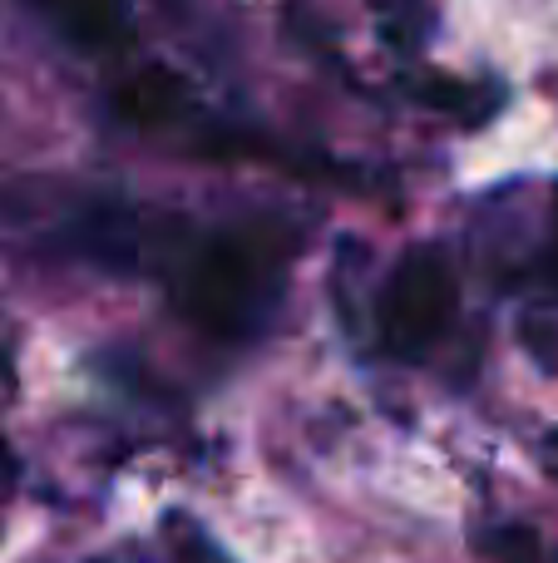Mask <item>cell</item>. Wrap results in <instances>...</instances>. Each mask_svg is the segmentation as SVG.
Listing matches in <instances>:
<instances>
[{
    "label": "cell",
    "instance_id": "obj_3",
    "mask_svg": "<svg viewBox=\"0 0 558 563\" xmlns=\"http://www.w3.org/2000/svg\"><path fill=\"white\" fill-rule=\"evenodd\" d=\"M188 99H193L188 79L174 75V69H164V65H154V69H138L129 85H119L114 109H119V119H129V124L158 129V124H168V119L183 114Z\"/></svg>",
    "mask_w": 558,
    "mask_h": 563
},
{
    "label": "cell",
    "instance_id": "obj_2",
    "mask_svg": "<svg viewBox=\"0 0 558 563\" xmlns=\"http://www.w3.org/2000/svg\"><path fill=\"white\" fill-rule=\"evenodd\" d=\"M455 273L435 247H415L401 257L381 291V336L395 356L421 361L455 321Z\"/></svg>",
    "mask_w": 558,
    "mask_h": 563
},
{
    "label": "cell",
    "instance_id": "obj_6",
    "mask_svg": "<svg viewBox=\"0 0 558 563\" xmlns=\"http://www.w3.org/2000/svg\"><path fill=\"white\" fill-rule=\"evenodd\" d=\"M480 554L494 563H539V534L529 525H500L480 539Z\"/></svg>",
    "mask_w": 558,
    "mask_h": 563
},
{
    "label": "cell",
    "instance_id": "obj_1",
    "mask_svg": "<svg viewBox=\"0 0 558 563\" xmlns=\"http://www.w3.org/2000/svg\"><path fill=\"white\" fill-rule=\"evenodd\" d=\"M178 307L213 336H247L272 307V247L247 233L198 243L178 267Z\"/></svg>",
    "mask_w": 558,
    "mask_h": 563
},
{
    "label": "cell",
    "instance_id": "obj_5",
    "mask_svg": "<svg viewBox=\"0 0 558 563\" xmlns=\"http://www.w3.org/2000/svg\"><path fill=\"white\" fill-rule=\"evenodd\" d=\"M415 99H425V104H435V109H445V114H460V119H484L494 104H500V95H490L484 99L475 85H460V79H421V85L411 89Z\"/></svg>",
    "mask_w": 558,
    "mask_h": 563
},
{
    "label": "cell",
    "instance_id": "obj_8",
    "mask_svg": "<svg viewBox=\"0 0 558 563\" xmlns=\"http://www.w3.org/2000/svg\"><path fill=\"white\" fill-rule=\"evenodd\" d=\"M554 267H558V257H554Z\"/></svg>",
    "mask_w": 558,
    "mask_h": 563
},
{
    "label": "cell",
    "instance_id": "obj_7",
    "mask_svg": "<svg viewBox=\"0 0 558 563\" xmlns=\"http://www.w3.org/2000/svg\"><path fill=\"white\" fill-rule=\"evenodd\" d=\"M520 346L529 351V361L539 371L558 376V321L554 317H539V311H529V317L520 321Z\"/></svg>",
    "mask_w": 558,
    "mask_h": 563
},
{
    "label": "cell",
    "instance_id": "obj_4",
    "mask_svg": "<svg viewBox=\"0 0 558 563\" xmlns=\"http://www.w3.org/2000/svg\"><path fill=\"white\" fill-rule=\"evenodd\" d=\"M45 5H49V15L59 20V30L89 49H104L124 35L129 0H45Z\"/></svg>",
    "mask_w": 558,
    "mask_h": 563
}]
</instances>
